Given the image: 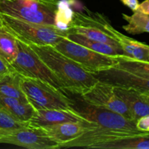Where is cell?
Returning <instances> with one entry per match:
<instances>
[{
    "mask_svg": "<svg viewBox=\"0 0 149 149\" xmlns=\"http://www.w3.org/2000/svg\"><path fill=\"white\" fill-rule=\"evenodd\" d=\"M26 44L59 79L67 92L81 95L99 81L93 73L86 71L54 46Z\"/></svg>",
    "mask_w": 149,
    "mask_h": 149,
    "instance_id": "cell-1",
    "label": "cell"
},
{
    "mask_svg": "<svg viewBox=\"0 0 149 149\" xmlns=\"http://www.w3.org/2000/svg\"><path fill=\"white\" fill-rule=\"evenodd\" d=\"M0 22L1 29L25 43L55 47L68 33V31L61 30L54 25L31 23L1 13Z\"/></svg>",
    "mask_w": 149,
    "mask_h": 149,
    "instance_id": "cell-2",
    "label": "cell"
},
{
    "mask_svg": "<svg viewBox=\"0 0 149 149\" xmlns=\"http://www.w3.org/2000/svg\"><path fill=\"white\" fill-rule=\"evenodd\" d=\"M58 0H0V13L31 23L54 25Z\"/></svg>",
    "mask_w": 149,
    "mask_h": 149,
    "instance_id": "cell-3",
    "label": "cell"
},
{
    "mask_svg": "<svg viewBox=\"0 0 149 149\" xmlns=\"http://www.w3.org/2000/svg\"><path fill=\"white\" fill-rule=\"evenodd\" d=\"M18 41V53L11 67L20 76L40 80L63 93H67L64 85L52 71L24 42Z\"/></svg>",
    "mask_w": 149,
    "mask_h": 149,
    "instance_id": "cell-4",
    "label": "cell"
},
{
    "mask_svg": "<svg viewBox=\"0 0 149 149\" xmlns=\"http://www.w3.org/2000/svg\"><path fill=\"white\" fill-rule=\"evenodd\" d=\"M20 81L28 102L36 110L72 106L73 101L67 93L56 90L40 80L20 76Z\"/></svg>",
    "mask_w": 149,
    "mask_h": 149,
    "instance_id": "cell-5",
    "label": "cell"
},
{
    "mask_svg": "<svg viewBox=\"0 0 149 149\" xmlns=\"http://www.w3.org/2000/svg\"><path fill=\"white\" fill-rule=\"evenodd\" d=\"M55 47L86 71L93 74L115 66L118 62L116 55L112 56L95 52L66 37L60 41Z\"/></svg>",
    "mask_w": 149,
    "mask_h": 149,
    "instance_id": "cell-6",
    "label": "cell"
},
{
    "mask_svg": "<svg viewBox=\"0 0 149 149\" xmlns=\"http://www.w3.org/2000/svg\"><path fill=\"white\" fill-rule=\"evenodd\" d=\"M86 11L87 13L74 11L68 29V33H79L93 40L120 47L106 30V23L109 21L107 17L98 13H92L88 10Z\"/></svg>",
    "mask_w": 149,
    "mask_h": 149,
    "instance_id": "cell-7",
    "label": "cell"
},
{
    "mask_svg": "<svg viewBox=\"0 0 149 149\" xmlns=\"http://www.w3.org/2000/svg\"><path fill=\"white\" fill-rule=\"evenodd\" d=\"M0 143L11 144L29 149L61 148L60 144L52 139L43 128L34 127L12 130H0Z\"/></svg>",
    "mask_w": 149,
    "mask_h": 149,
    "instance_id": "cell-8",
    "label": "cell"
},
{
    "mask_svg": "<svg viewBox=\"0 0 149 149\" xmlns=\"http://www.w3.org/2000/svg\"><path fill=\"white\" fill-rule=\"evenodd\" d=\"M81 104L72 107L89 122L97 126L110 129L132 132L141 131L137 128L136 121L127 119L117 112L90 104L81 99Z\"/></svg>",
    "mask_w": 149,
    "mask_h": 149,
    "instance_id": "cell-9",
    "label": "cell"
},
{
    "mask_svg": "<svg viewBox=\"0 0 149 149\" xmlns=\"http://www.w3.org/2000/svg\"><path fill=\"white\" fill-rule=\"evenodd\" d=\"M148 132H132V131L119 130L103 127L96 125H90L80 136L75 139L62 144L61 148L83 147L86 148H96L101 144L111 142L116 140L130 138Z\"/></svg>",
    "mask_w": 149,
    "mask_h": 149,
    "instance_id": "cell-10",
    "label": "cell"
},
{
    "mask_svg": "<svg viewBox=\"0 0 149 149\" xmlns=\"http://www.w3.org/2000/svg\"><path fill=\"white\" fill-rule=\"evenodd\" d=\"M80 98L86 103L117 112L127 119L134 120L127 106L116 94L111 84L98 81L90 90L81 94Z\"/></svg>",
    "mask_w": 149,
    "mask_h": 149,
    "instance_id": "cell-11",
    "label": "cell"
},
{
    "mask_svg": "<svg viewBox=\"0 0 149 149\" xmlns=\"http://www.w3.org/2000/svg\"><path fill=\"white\" fill-rule=\"evenodd\" d=\"M93 74L99 81L116 87L132 89L143 94H149V79L122 68L113 66Z\"/></svg>",
    "mask_w": 149,
    "mask_h": 149,
    "instance_id": "cell-12",
    "label": "cell"
},
{
    "mask_svg": "<svg viewBox=\"0 0 149 149\" xmlns=\"http://www.w3.org/2000/svg\"><path fill=\"white\" fill-rule=\"evenodd\" d=\"M29 122L31 127H45L64 122L93 123L87 120L72 106L65 109H37Z\"/></svg>",
    "mask_w": 149,
    "mask_h": 149,
    "instance_id": "cell-13",
    "label": "cell"
},
{
    "mask_svg": "<svg viewBox=\"0 0 149 149\" xmlns=\"http://www.w3.org/2000/svg\"><path fill=\"white\" fill-rule=\"evenodd\" d=\"M116 94L126 104L135 121L149 114V100L146 94L130 88L113 86Z\"/></svg>",
    "mask_w": 149,
    "mask_h": 149,
    "instance_id": "cell-14",
    "label": "cell"
},
{
    "mask_svg": "<svg viewBox=\"0 0 149 149\" xmlns=\"http://www.w3.org/2000/svg\"><path fill=\"white\" fill-rule=\"evenodd\" d=\"M106 30L118 42L123 55L141 61H149V45L132 39L116 30L110 21L106 23Z\"/></svg>",
    "mask_w": 149,
    "mask_h": 149,
    "instance_id": "cell-15",
    "label": "cell"
},
{
    "mask_svg": "<svg viewBox=\"0 0 149 149\" xmlns=\"http://www.w3.org/2000/svg\"><path fill=\"white\" fill-rule=\"evenodd\" d=\"M90 125L94 123L64 122L42 128L52 139L61 146L80 136Z\"/></svg>",
    "mask_w": 149,
    "mask_h": 149,
    "instance_id": "cell-16",
    "label": "cell"
},
{
    "mask_svg": "<svg viewBox=\"0 0 149 149\" xmlns=\"http://www.w3.org/2000/svg\"><path fill=\"white\" fill-rule=\"evenodd\" d=\"M0 106L14 117L29 122L36 113V109L29 103L0 94Z\"/></svg>",
    "mask_w": 149,
    "mask_h": 149,
    "instance_id": "cell-17",
    "label": "cell"
},
{
    "mask_svg": "<svg viewBox=\"0 0 149 149\" xmlns=\"http://www.w3.org/2000/svg\"><path fill=\"white\" fill-rule=\"evenodd\" d=\"M67 39L76 43L81 45L88 49H92L95 52L99 53L105 54L108 55L116 56L119 55H123L122 49L120 47L113 46L109 44L103 43V42H98V41L93 40L89 39L83 35L79 34L76 33H69L66 36Z\"/></svg>",
    "mask_w": 149,
    "mask_h": 149,
    "instance_id": "cell-18",
    "label": "cell"
},
{
    "mask_svg": "<svg viewBox=\"0 0 149 149\" xmlns=\"http://www.w3.org/2000/svg\"><path fill=\"white\" fill-rule=\"evenodd\" d=\"M96 149H149V132L101 144Z\"/></svg>",
    "mask_w": 149,
    "mask_h": 149,
    "instance_id": "cell-19",
    "label": "cell"
},
{
    "mask_svg": "<svg viewBox=\"0 0 149 149\" xmlns=\"http://www.w3.org/2000/svg\"><path fill=\"white\" fill-rule=\"evenodd\" d=\"M0 94L29 103L20 87V75L15 71L0 81Z\"/></svg>",
    "mask_w": 149,
    "mask_h": 149,
    "instance_id": "cell-20",
    "label": "cell"
},
{
    "mask_svg": "<svg viewBox=\"0 0 149 149\" xmlns=\"http://www.w3.org/2000/svg\"><path fill=\"white\" fill-rule=\"evenodd\" d=\"M18 41L15 37L5 31L0 30V59L11 66V64L18 53Z\"/></svg>",
    "mask_w": 149,
    "mask_h": 149,
    "instance_id": "cell-21",
    "label": "cell"
},
{
    "mask_svg": "<svg viewBox=\"0 0 149 149\" xmlns=\"http://www.w3.org/2000/svg\"><path fill=\"white\" fill-rule=\"evenodd\" d=\"M122 17L127 24L123 26L124 30L130 34L149 33V15L137 10L132 15L122 13Z\"/></svg>",
    "mask_w": 149,
    "mask_h": 149,
    "instance_id": "cell-22",
    "label": "cell"
},
{
    "mask_svg": "<svg viewBox=\"0 0 149 149\" xmlns=\"http://www.w3.org/2000/svg\"><path fill=\"white\" fill-rule=\"evenodd\" d=\"M118 62L115 67L122 68L149 79V61H141L123 55H116Z\"/></svg>",
    "mask_w": 149,
    "mask_h": 149,
    "instance_id": "cell-23",
    "label": "cell"
},
{
    "mask_svg": "<svg viewBox=\"0 0 149 149\" xmlns=\"http://www.w3.org/2000/svg\"><path fill=\"white\" fill-rule=\"evenodd\" d=\"M77 3L76 0H58L54 26L61 30L68 31L74 13L71 6L74 7Z\"/></svg>",
    "mask_w": 149,
    "mask_h": 149,
    "instance_id": "cell-24",
    "label": "cell"
},
{
    "mask_svg": "<svg viewBox=\"0 0 149 149\" xmlns=\"http://www.w3.org/2000/svg\"><path fill=\"white\" fill-rule=\"evenodd\" d=\"M31 127L29 122H22L7 112L0 106V130H12Z\"/></svg>",
    "mask_w": 149,
    "mask_h": 149,
    "instance_id": "cell-25",
    "label": "cell"
},
{
    "mask_svg": "<svg viewBox=\"0 0 149 149\" xmlns=\"http://www.w3.org/2000/svg\"><path fill=\"white\" fill-rule=\"evenodd\" d=\"M136 127L139 130L149 132V114L139 118L136 121Z\"/></svg>",
    "mask_w": 149,
    "mask_h": 149,
    "instance_id": "cell-26",
    "label": "cell"
},
{
    "mask_svg": "<svg viewBox=\"0 0 149 149\" xmlns=\"http://www.w3.org/2000/svg\"><path fill=\"white\" fill-rule=\"evenodd\" d=\"M14 70L12 68V67L5 62L0 59V81L4 78L7 74L13 72Z\"/></svg>",
    "mask_w": 149,
    "mask_h": 149,
    "instance_id": "cell-27",
    "label": "cell"
},
{
    "mask_svg": "<svg viewBox=\"0 0 149 149\" xmlns=\"http://www.w3.org/2000/svg\"><path fill=\"white\" fill-rule=\"evenodd\" d=\"M121 1L123 2L124 4L130 8L133 12L138 10V7H139L140 3L138 2V0H121Z\"/></svg>",
    "mask_w": 149,
    "mask_h": 149,
    "instance_id": "cell-28",
    "label": "cell"
},
{
    "mask_svg": "<svg viewBox=\"0 0 149 149\" xmlns=\"http://www.w3.org/2000/svg\"><path fill=\"white\" fill-rule=\"evenodd\" d=\"M138 10L149 15V0H144L141 4H139Z\"/></svg>",
    "mask_w": 149,
    "mask_h": 149,
    "instance_id": "cell-29",
    "label": "cell"
},
{
    "mask_svg": "<svg viewBox=\"0 0 149 149\" xmlns=\"http://www.w3.org/2000/svg\"><path fill=\"white\" fill-rule=\"evenodd\" d=\"M1 29V22H0V30Z\"/></svg>",
    "mask_w": 149,
    "mask_h": 149,
    "instance_id": "cell-30",
    "label": "cell"
},
{
    "mask_svg": "<svg viewBox=\"0 0 149 149\" xmlns=\"http://www.w3.org/2000/svg\"><path fill=\"white\" fill-rule=\"evenodd\" d=\"M147 96H148V100H149V94H146Z\"/></svg>",
    "mask_w": 149,
    "mask_h": 149,
    "instance_id": "cell-31",
    "label": "cell"
}]
</instances>
